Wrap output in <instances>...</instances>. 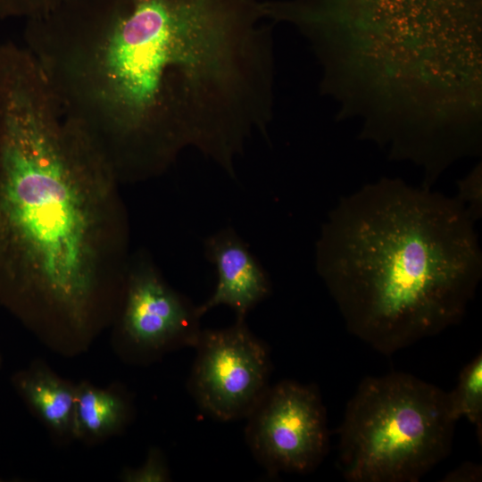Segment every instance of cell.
Segmentation results:
<instances>
[{
	"mask_svg": "<svg viewBox=\"0 0 482 482\" xmlns=\"http://www.w3.org/2000/svg\"><path fill=\"white\" fill-rule=\"evenodd\" d=\"M262 0H63L26 20L25 47L62 113L120 184L193 148L230 177L273 118L275 62Z\"/></svg>",
	"mask_w": 482,
	"mask_h": 482,
	"instance_id": "cell-1",
	"label": "cell"
},
{
	"mask_svg": "<svg viewBox=\"0 0 482 482\" xmlns=\"http://www.w3.org/2000/svg\"><path fill=\"white\" fill-rule=\"evenodd\" d=\"M121 184L35 58L0 54V304L73 357L111 328L129 252Z\"/></svg>",
	"mask_w": 482,
	"mask_h": 482,
	"instance_id": "cell-2",
	"label": "cell"
},
{
	"mask_svg": "<svg viewBox=\"0 0 482 482\" xmlns=\"http://www.w3.org/2000/svg\"><path fill=\"white\" fill-rule=\"evenodd\" d=\"M474 224L455 196L400 179L341 198L315 266L349 332L392 354L457 324L482 276Z\"/></svg>",
	"mask_w": 482,
	"mask_h": 482,
	"instance_id": "cell-3",
	"label": "cell"
},
{
	"mask_svg": "<svg viewBox=\"0 0 482 482\" xmlns=\"http://www.w3.org/2000/svg\"><path fill=\"white\" fill-rule=\"evenodd\" d=\"M456 420L447 392L413 375L367 377L338 428L350 482H417L448 456Z\"/></svg>",
	"mask_w": 482,
	"mask_h": 482,
	"instance_id": "cell-4",
	"label": "cell"
},
{
	"mask_svg": "<svg viewBox=\"0 0 482 482\" xmlns=\"http://www.w3.org/2000/svg\"><path fill=\"white\" fill-rule=\"evenodd\" d=\"M201 317L198 306L166 281L145 250L131 253L111 326L112 345L120 359L148 365L170 352L194 347Z\"/></svg>",
	"mask_w": 482,
	"mask_h": 482,
	"instance_id": "cell-5",
	"label": "cell"
},
{
	"mask_svg": "<svg viewBox=\"0 0 482 482\" xmlns=\"http://www.w3.org/2000/svg\"><path fill=\"white\" fill-rule=\"evenodd\" d=\"M187 389L207 415L231 421L246 418L270 387L267 345L245 320L221 329H202Z\"/></svg>",
	"mask_w": 482,
	"mask_h": 482,
	"instance_id": "cell-6",
	"label": "cell"
},
{
	"mask_svg": "<svg viewBox=\"0 0 482 482\" xmlns=\"http://www.w3.org/2000/svg\"><path fill=\"white\" fill-rule=\"evenodd\" d=\"M245 419L247 445L269 475L311 472L327 454L326 409L314 385L282 380L270 386Z\"/></svg>",
	"mask_w": 482,
	"mask_h": 482,
	"instance_id": "cell-7",
	"label": "cell"
},
{
	"mask_svg": "<svg viewBox=\"0 0 482 482\" xmlns=\"http://www.w3.org/2000/svg\"><path fill=\"white\" fill-rule=\"evenodd\" d=\"M204 255L215 266L217 283L212 295L198 306L201 316L226 305L235 312L237 320H245L248 312L270 295L267 272L232 228L206 238Z\"/></svg>",
	"mask_w": 482,
	"mask_h": 482,
	"instance_id": "cell-8",
	"label": "cell"
},
{
	"mask_svg": "<svg viewBox=\"0 0 482 482\" xmlns=\"http://www.w3.org/2000/svg\"><path fill=\"white\" fill-rule=\"evenodd\" d=\"M11 383L54 442L66 444L73 440L76 384L59 376L42 360L17 370Z\"/></svg>",
	"mask_w": 482,
	"mask_h": 482,
	"instance_id": "cell-9",
	"label": "cell"
},
{
	"mask_svg": "<svg viewBox=\"0 0 482 482\" xmlns=\"http://www.w3.org/2000/svg\"><path fill=\"white\" fill-rule=\"evenodd\" d=\"M135 415L132 394L113 383L99 387L87 380L76 384L72 437L87 445L120 436Z\"/></svg>",
	"mask_w": 482,
	"mask_h": 482,
	"instance_id": "cell-10",
	"label": "cell"
},
{
	"mask_svg": "<svg viewBox=\"0 0 482 482\" xmlns=\"http://www.w3.org/2000/svg\"><path fill=\"white\" fill-rule=\"evenodd\" d=\"M452 417L466 418L482 436V354L479 353L461 371L457 385L447 393Z\"/></svg>",
	"mask_w": 482,
	"mask_h": 482,
	"instance_id": "cell-11",
	"label": "cell"
},
{
	"mask_svg": "<svg viewBox=\"0 0 482 482\" xmlns=\"http://www.w3.org/2000/svg\"><path fill=\"white\" fill-rule=\"evenodd\" d=\"M118 478L123 482H168L171 480V476L163 452L153 446L141 465L124 467Z\"/></svg>",
	"mask_w": 482,
	"mask_h": 482,
	"instance_id": "cell-12",
	"label": "cell"
},
{
	"mask_svg": "<svg viewBox=\"0 0 482 482\" xmlns=\"http://www.w3.org/2000/svg\"><path fill=\"white\" fill-rule=\"evenodd\" d=\"M455 196L465 207L474 221L482 214V169L478 164L468 175L458 181Z\"/></svg>",
	"mask_w": 482,
	"mask_h": 482,
	"instance_id": "cell-13",
	"label": "cell"
},
{
	"mask_svg": "<svg viewBox=\"0 0 482 482\" xmlns=\"http://www.w3.org/2000/svg\"><path fill=\"white\" fill-rule=\"evenodd\" d=\"M63 0H0V19L39 16L56 7Z\"/></svg>",
	"mask_w": 482,
	"mask_h": 482,
	"instance_id": "cell-14",
	"label": "cell"
},
{
	"mask_svg": "<svg viewBox=\"0 0 482 482\" xmlns=\"http://www.w3.org/2000/svg\"><path fill=\"white\" fill-rule=\"evenodd\" d=\"M482 478V470L481 466L472 463L466 462L456 468L455 470L447 473L442 481L448 482H470V481H480Z\"/></svg>",
	"mask_w": 482,
	"mask_h": 482,
	"instance_id": "cell-15",
	"label": "cell"
},
{
	"mask_svg": "<svg viewBox=\"0 0 482 482\" xmlns=\"http://www.w3.org/2000/svg\"><path fill=\"white\" fill-rule=\"evenodd\" d=\"M1 363H2V358H1V354H0V367H1Z\"/></svg>",
	"mask_w": 482,
	"mask_h": 482,
	"instance_id": "cell-16",
	"label": "cell"
},
{
	"mask_svg": "<svg viewBox=\"0 0 482 482\" xmlns=\"http://www.w3.org/2000/svg\"><path fill=\"white\" fill-rule=\"evenodd\" d=\"M2 481H3V478L0 477V482H2Z\"/></svg>",
	"mask_w": 482,
	"mask_h": 482,
	"instance_id": "cell-17",
	"label": "cell"
}]
</instances>
